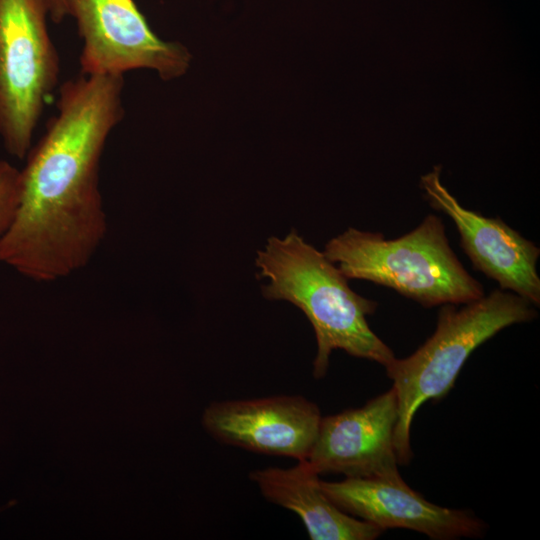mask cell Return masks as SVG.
Segmentation results:
<instances>
[{
  "mask_svg": "<svg viewBox=\"0 0 540 540\" xmlns=\"http://www.w3.org/2000/svg\"><path fill=\"white\" fill-rule=\"evenodd\" d=\"M123 75H86L63 83L57 111L20 169L12 224L0 263L37 282L84 268L107 233L99 186L104 146L124 115Z\"/></svg>",
  "mask_w": 540,
  "mask_h": 540,
  "instance_id": "cell-1",
  "label": "cell"
},
{
  "mask_svg": "<svg viewBox=\"0 0 540 540\" xmlns=\"http://www.w3.org/2000/svg\"><path fill=\"white\" fill-rule=\"evenodd\" d=\"M269 300H286L311 323L317 341L313 376L324 377L333 350L387 367L396 357L371 330L367 316L377 302L354 292L340 269L292 230L284 238L270 237L255 261Z\"/></svg>",
  "mask_w": 540,
  "mask_h": 540,
  "instance_id": "cell-2",
  "label": "cell"
},
{
  "mask_svg": "<svg viewBox=\"0 0 540 540\" xmlns=\"http://www.w3.org/2000/svg\"><path fill=\"white\" fill-rule=\"evenodd\" d=\"M323 253L348 280L391 288L423 307L465 304L484 295L482 284L453 252L443 221L435 214L394 239L348 228L329 240Z\"/></svg>",
  "mask_w": 540,
  "mask_h": 540,
  "instance_id": "cell-3",
  "label": "cell"
},
{
  "mask_svg": "<svg viewBox=\"0 0 540 540\" xmlns=\"http://www.w3.org/2000/svg\"><path fill=\"white\" fill-rule=\"evenodd\" d=\"M537 317L525 298L502 289L465 303L444 304L434 333L411 355L385 367L398 403L394 446L400 465L412 458L410 430L422 404L449 392L470 354L502 329Z\"/></svg>",
  "mask_w": 540,
  "mask_h": 540,
  "instance_id": "cell-4",
  "label": "cell"
},
{
  "mask_svg": "<svg viewBox=\"0 0 540 540\" xmlns=\"http://www.w3.org/2000/svg\"><path fill=\"white\" fill-rule=\"evenodd\" d=\"M47 17L44 0H0V138L21 160L60 72Z\"/></svg>",
  "mask_w": 540,
  "mask_h": 540,
  "instance_id": "cell-5",
  "label": "cell"
},
{
  "mask_svg": "<svg viewBox=\"0 0 540 540\" xmlns=\"http://www.w3.org/2000/svg\"><path fill=\"white\" fill-rule=\"evenodd\" d=\"M65 7L82 39V74L124 76L145 68L170 80L187 71L186 47L160 39L134 0H65Z\"/></svg>",
  "mask_w": 540,
  "mask_h": 540,
  "instance_id": "cell-6",
  "label": "cell"
},
{
  "mask_svg": "<svg viewBox=\"0 0 540 540\" xmlns=\"http://www.w3.org/2000/svg\"><path fill=\"white\" fill-rule=\"evenodd\" d=\"M322 416L300 395L212 402L202 415L205 431L217 441L297 461L307 458Z\"/></svg>",
  "mask_w": 540,
  "mask_h": 540,
  "instance_id": "cell-7",
  "label": "cell"
},
{
  "mask_svg": "<svg viewBox=\"0 0 540 540\" xmlns=\"http://www.w3.org/2000/svg\"><path fill=\"white\" fill-rule=\"evenodd\" d=\"M397 420L398 403L393 388L361 407L322 417L305 461L318 475L399 476L394 446Z\"/></svg>",
  "mask_w": 540,
  "mask_h": 540,
  "instance_id": "cell-8",
  "label": "cell"
},
{
  "mask_svg": "<svg viewBox=\"0 0 540 540\" xmlns=\"http://www.w3.org/2000/svg\"><path fill=\"white\" fill-rule=\"evenodd\" d=\"M421 185L431 207L454 222L460 245L473 267L513 292L540 305L537 260L540 249L500 218H489L461 206L440 183L437 171L422 177Z\"/></svg>",
  "mask_w": 540,
  "mask_h": 540,
  "instance_id": "cell-9",
  "label": "cell"
},
{
  "mask_svg": "<svg viewBox=\"0 0 540 540\" xmlns=\"http://www.w3.org/2000/svg\"><path fill=\"white\" fill-rule=\"evenodd\" d=\"M325 494L344 512L381 530L403 528L431 539L480 537L484 523L472 513L438 506L396 477L348 478L339 482L320 480Z\"/></svg>",
  "mask_w": 540,
  "mask_h": 540,
  "instance_id": "cell-10",
  "label": "cell"
},
{
  "mask_svg": "<svg viewBox=\"0 0 540 540\" xmlns=\"http://www.w3.org/2000/svg\"><path fill=\"white\" fill-rule=\"evenodd\" d=\"M269 502L296 513L311 540H373L383 530L341 510L322 490L305 460L295 467L254 470L249 475Z\"/></svg>",
  "mask_w": 540,
  "mask_h": 540,
  "instance_id": "cell-11",
  "label": "cell"
},
{
  "mask_svg": "<svg viewBox=\"0 0 540 540\" xmlns=\"http://www.w3.org/2000/svg\"><path fill=\"white\" fill-rule=\"evenodd\" d=\"M19 191L20 169L0 159V244L12 224Z\"/></svg>",
  "mask_w": 540,
  "mask_h": 540,
  "instance_id": "cell-12",
  "label": "cell"
},
{
  "mask_svg": "<svg viewBox=\"0 0 540 540\" xmlns=\"http://www.w3.org/2000/svg\"><path fill=\"white\" fill-rule=\"evenodd\" d=\"M48 11L49 18L55 23H60L66 16L65 0H44Z\"/></svg>",
  "mask_w": 540,
  "mask_h": 540,
  "instance_id": "cell-13",
  "label": "cell"
},
{
  "mask_svg": "<svg viewBox=\"0 0 540 540\" xmlns=\"http://www.w3.org/2000/svg\"><path fill=\"white\" fill-rule=\"evenodd\" d=\"M15 503H16V501H10V502L7 503L6 505L1 506V507H0V512L3 511V510H6L7 508H9V507H11V506H13V505H15Z\"/></svg>",
  "mask_w": 540,
  "mask_h": 540,
  "instance_id": "cell-14",
  "label": "cell"
}]
</instances>
